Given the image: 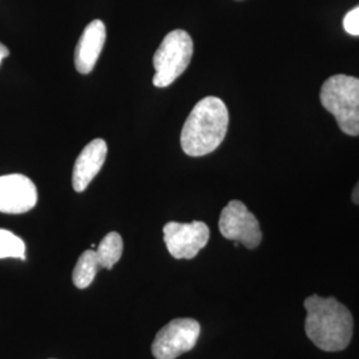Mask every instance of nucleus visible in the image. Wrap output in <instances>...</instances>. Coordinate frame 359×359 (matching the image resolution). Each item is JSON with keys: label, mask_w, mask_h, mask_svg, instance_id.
Instances as JSON below:
<instances>
[{"label": "nucleus", "mask_w": 359, "mask_h": 359, "mask_svg": "<svg viewBox=\"0 0 359 359\" xmlns=\"http://www.w3.org/2000/svg\"><path fill=\"white\" fill-rule=\"evenodd\" d=\"M123 238L118 233L111 231L104 237L96 249V252L103 258L104 269L111 270L115 266L123 256Z\"/></svg>", "instance_id": "12"}, {"label": "nucleus", "mask_w": 359, "mask_h": 359, "mask_svg": "<svg viewBox=\"0 0 359 359\" xmlns=\"http://www.w3.org/2000/svg\"><path fill=\"white\" fill-rule=\"evenodd\" d=\"M104 269L103 259L96 250H86L77 259L72 281L77 289H86L93 283L97 271Z\"/></svg>", "instance_id": "11"}, {"label": "nucleus", "mask_w": 359, "mask_h": 359, "mask_svg": "<svg viewBox=\"0 0 359 359\" xmlns=\"http://www.w3.org/2000/svg\"><path fill=\"white\" fill-rule=\"evenodd\" d=\"M107 39V28L96 19L84 28L75 50V67L81 75H88L99 60Z\"/></svg>", "instance_id": "10"}, {"label": "nucleus", "mask_w": 359, "mask_h": 359, "mask_svg": "<svg viewBox=\"0 0 359 359\" xmlns=\"http://www.w3.org/2000/svg\"><path fill=\"white\" fill-rule=\"evenodd\" d=\"M200 323L192 318H176L156 334L152 354L156 359H176L196 346Z\"/></svg>", "instance_id": "5"}, {"label": "nucleus", "mask_w": 359, "mask_h": 359, "mask_svg": "<svg viewBox=\"0 0 359 359\" xmlns=\"http://www.w3.org/2000/svg\"><path fill=\"white\" fill-rule=\"evenodd\" d=\"M193 56V40L184 29L169 32L154 56V86L165 88L181 76Z\"/></svg>", "instance_id": "4"}, {"label": "nucleus", "mask_w": 359, "mask_h": 359, "mask_svg": "<svg viewBox=\"0 0 359 359\" xmlns=\"http://www.w3.org/2000/svg\"><path fill=\"white\" fill-rule=\"evenodd\" d=\"M229 124L225 103L208 96L194 105L181 130V148L188 156L200 157L212 154L224 142Z\"/></svg>", "instance_id": "2"}, {"label": "nucleus", "mask_w": 359, "mask_h": 359, "mask_svg": "<svg viewBox=\"0 0 359 359\" xmlns=\"http://www.w3.org/2000/svg\"><path fill=\"white\" fill-rule=\"evenodd\" d=\"M8 56H10V50H8L4 44L0 43V65H1V62H3L6 57H8Z\"/></svg>", "instance_id": "15"}, {"label": "nucleus", "mask_w": 359, "mask_h": 359, "mask_svg": "<svg viewBox=\"0 0 359 359\" xmlns=\"http://www.w3.org/2000/svg\"><path fill=\"white\" fill-rule=\"evenodd\" d=\"M218 228L226 240L243 244L248 249H256L262 240L256 216L238 200H233L222 209Z\"/></svg>", "instance_id": "6"}, {"label": "nucleus", "mask_w": 359, "mask_h": 359, "mask_svg": "<svg viewBox=\"0 0 359 359\" xmlns=\"http://www.w3.org/2000/svg\"><path fill=\"white\" fill-rule=\"evenodd\" d=\"M164 243L168 252L176 259H192L205 248L210 231L201 221L189 224L168 222L164 226Z\"/></svg>", "instance_id": "7"}, {"label": "nucleus", "mask_w": 359, "mask_h": 359, "mask_svg": "<svg viewBox=\"0 0 359 359\" xmlns=\"http://www.w3.org/2000/svg\"><path fill=\"white\" fill-rule=\"evenodd\" d=\"M308 317L305 330L310 341L323 351L345 350L353 337L354 321L350 310L335 298L310 295L305 299Z\"/></svg>", "instance_id": "1"}, {"label": "nucleus", "mask_w": 359, "mask_h": 359, "mask_svg": "<svg viewBox=\"0 0 359 359\" xmlns=\"http://www.w3.org/2000/svg\"><path fill=\"white\" fill-rule=\"evenodd\" d=\"M38 203V189L25 175L0 176V213L22 215Z\"/></svg>", "instance_id": "8"}, {"label": "nucleus", "mask_w": 359, "mask_h": 359, "mask_svg": "<svg viewBox=\"0 0 359 359\" xmlns=\"http://www.w3.org/2000/svg\"><path fill=\"white\" fill-rule=\"evenodd\" d=\"M108 154V145L103 139H95L80 152L72 170V187L75 192H84L92 180L102 170Z\"/></svg>", "instance_id": "9"}, {"label": "nucleus", "mask_w": 359, "mask_h": 359, "mask_svg": "<svg viewBox=\"0 0 359 359\" xmlns=\"http://www.w3.org/2000/svg\"><path fill=\"white\" fill-rule=\"evenodd\" d=\"M3 258L26 259L25 241L13 231L6 229H0V259Z\"/></svg>", "instance_id": "13"}, {"label": "nucleus", "mask_w": 359, "mask_h": 359, "mask_svg": "<svg viewBox=\"0 0 359 359\" xmlns=\"http://www.w3.org/2000/svg\"><path fill=\"white\" fill-rule=\"evenodd\" d=\"M344 28L347 34L359 36V7L347 13L344 19Z\"/></svg>", "instance_id": "14"}, {"label": "nucleus", "mask_w": 359, "mask_h": 359, "mask_svg": "<svg viewBox=\"0 0 359 359\" xmlns=\"http://www.w3.org/2000/svg\"><path fill=\"white\" fill-rule=\"evenodd\" d=\"M321 104L348 136L359 135V79L347 75L329 77L320 93Z\"/></svg>", "instance_id": "3"}, {"label": "nucleus", "mask_w": 359, "mask_h": 359, "mask_svg": "<svg viewBox=\"0 0 359 359\" xmlns=\"http://www.w3.org/2000/svg\"><path fill=\"white\" fill-rule=\"evenodd\" d=\"M351 198H353V203H355V204H358L359 205V181L358 184L355 185L354 191L351 193Z\"/></svg>", "instance_id": "16"}]
</instances>
